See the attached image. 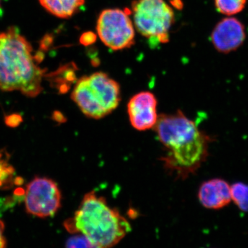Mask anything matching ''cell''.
<instances>
[{
  "mask_svg": "<svg viewBox=\"0 0 248 248\" xmlns=\"http://www.w3.org/2000/svg\"><path fill=\"white\" fill-rule=\"evenodd\" d=\"M154 128L164 148L161 161L177 178L194 174L208 157L210 137L182 111L159 115Z\"/></svg>",
  "mask_w": 248,
  "mask_h": 248,
  "instance_id": "obj_1",
  "label": "cell"
},
{
  "mask_svg": "<svg viewBox=\"0 0 248 248\" xmlns=\"http://www.w3.org/2000/svg\"><path fill=\"white\" fill-rule=\"evenodd\" d=\"M32 48L17 28L0 33V89L35 97L42 91L45 70L36 64Z\"/></svg>",
  "mask_w": 248,
  "mask_h": 248,
  "instance_id": "obj_2",
  "label": "cell"
},
{
  "mask_svg": "<svg viewBox=\"0 0 248 248\" xmlns=\"http://www.w3.org/2000/svg\"><path fill=\"white\" fill-rule=\"evenodd\" d=\"M68 231L86 236L93 248L113 247L131 231L125 217L93 191L86 194L74 217L65 222Z\"/></svg>",
  "mask_w": 248,
  "mask_h": 248,
  "instance_id": "obj_3",
  "label": "cell"
},
{
  "mask_svg": "<svg viewBox=\"0 0 248 248\" xmlns=\"http://www.w3.org/2000/svg\"><path fill=\"white\" fill-rule=\"evenodd\" d=\"M71 98L84 115L100 120L110 115L121 101L120 84L102 72L77 81Z\"/></svg>",
  "mask_w": 248,
  "mask_h": 248,
  "instance_id": "obj_4",
  "label": "cell"
},
{
  "mask_svg": "<svg viewBox=\"0 0 248 248\" xmlns=\"http://www.w3.org/2000/svg\"><path fill=\"white\" fill-rule=\"evenodd\" d=\"M130 15L137 31L155 43L169 41V31L174 22L173 10L164 0H135Z\"/></svg>",
  "mask_w": 248,
  "mask_h": 248,
  "instance_id": "obj_5",
  "label": "cell"
},
{
  "mask_svg": "<svg viewBox=\"0 0 248 248\" xmlns=\"http://www.w3.org/2000/svg\"><path fill=\"white\" fill-rule=\"evenodd\" d=\"M130 10L118 9L103 11L98 18L99 38L113 50L130 48L135 44V28L130 17Z\"/></svg>",
  "mask_w": 248,
  "mask_h": 248,
  "instance_id": "obj_6",
  "label": "cell"
},
{
  "mask_svg": "<svg viewBox=\"0 0 248 248\" xmlns=\"http://www.w3.org/2000/svg\"><path fill=\"white\" fill-rule=\"evenodd\" d=\"M62 195L56 183L36 177L27 186L25 205L28 213L46 218L53 216L61 207Z\"/></svg>",
  "mask_w": 248,
  "mask_h": 248,
  "instance_id": "obj_7",
  "label": "cell"
},
{
  "mask_svg": "<svg viewBox=\"0 0 248 248\" xmlns=\"http://www.w3.org/2000/svg\"><path fill=\"white\" fill-rule=\"evenodd\" d=\"M156 107L157 100L151 92L144 91L134 95L128 104L129 120L132 126L140 131L154 128L159 118Z\"/></svg>",
  "mask_w": 248,
  "mask_h": 248,
  "instance_id": "obj_8",
  "label": "cell"
},
{
  "mask_svg": "<svg viewBox=\"0 0 248 248\" xmlns=\"http://www.w3.org/2000/svg\"><path fill=\"white\" fill-rule=\"evenodd\" d=\"M246 40L242 23L234 17L222 19L215 27L211 35L212 43L218 51L228 53L239 48Z\"/></svg>",
  "mask_w": 248,
  "mask_h": 248,
  "instance_id": "obj_9",
  "label": "cell"
},
{
  "mask_svg": "<svg viewBox=\"0 0 248 248\" xmlns=\"http://www.w3.org/2000/svg\"><path fill=\"white\" fill-rule=\"evenodd\" d=\"M198 197L204 208L219 210L232 202L231 186L224 179H210L200 186Z\"/></svg>",
  "mask_w": 248,
  "mask_h": 248,
  "instance_id": "obj_10",
  "label": "cell"
},
{
  "mask_svg": "<svg viewBox=\"0 0 248 248\" xmlns=\"http://www.w3.org/2000/svg\"><path fill=\"white\" fill-rule=\"evenodd\" d=\"M85 0H40L41 5L50 14L60 18H69L76 14Z\"/></svg>",
  "mask_w": 248,
  "mask_h": 248,
  "instance_id": "obj_11",
  "label": "cell"
},
{
  "mask_svg": "<svg viewBox=\"0 0 248 248\" xmlns=\"http://www.w3.org/2000/svg\"><path fill=\"white\" fill-rule=\"evenodd\" d=\"M232 202L241 211L248 212V185L237 182L231 186Z\"/></svg>",
  "mask_w": 248,
  "mask_h": 248,
  "instance_id": "obj_12",
  "label": "cell"
},
{
  "mask_svg": "<svg viewBox=\"0 0 248 248\" xmlns=\"http://www.w3.org/2000/svg\"><path fill=\"white\" fill-rule=\"evenodd\" d=\"M247 0H215V6L221 14L231 16L244 9Z\"/></svg>",
  "mask_w": 248,
  "mask_h": 248,
  "instance_id": "obj_13",
  "label": "cell"
},
{
  "mask_svg": "<svg viewBox=\"0 0 248 248\" xmlns=\"http://www.w3.org/2000/svg\"><path fill=\"white\" fill-rule=\"evenodd\" d=\"M66 246L67 248H93L89 240L81 234L71 236L67 240Z\"/></svg>",
  "mask_w": 248,
  "mask_h": 248,
  "instance_id": "obj_14",
  "label": "cell"
},
{
  "mask_svg": "<svg viewBox=\"0 0 248 248\" xmlns=\"http://www.w3.org/2000/svg\"><path fill=\"white\" fill-rule=\"evenodd\" d=\"M1 157V155H0ZM14 170L12 166H9L4 160L0 159V186L6 182L7 179L12 176Z\"/></svg>",
  "mask_w": 248,
  "mask_h": 248,
  "instance_id": "obj_15",
  "label": "cell"
},
{
  "mask_svg": "<svg viewBox=\"0 0 248 248\" xmlns=\"http://www.w3.org/2000/svg\"><path fill=\"white\" fill-rule=\"evenodd\" d=\"M22 122V117L17 114L8 116L6 118V124L11 127L17 126Z\"/></svg>",
  "mask_w": 248,
  "mask_h": 248,
  "instance_id": "obj_16",
  "label": "cell"
},
{
  "mask_svg": "<svg viewBox=\"0 0 248 248\" xmlns=\"http://www.w3.org/2000/svg\"><path fill=\"white\" fill-rule=\"evenodd\" d=\"M95 40L96 37L94 34H93V32H86L81 35L80 42L82 45L86 46L91 45Z\"/></svg>",
  "mask_w": 248,
  "mask_h": 248,
  "instance_id": "obj_17",
  "label": "cell"
},
{
  "mask_svg": "<svg viewBox=\"0 0 248 248\" xmlns=\"http://www.w3.org/2000/svg\"><path fill=\"white\" fill-rule=\"evenodd\" d=\"M4 224L0 220V248L6 247V241L4 236Z\"/></svg>",
  "mask_w": 248,
  "mask_h": 248,
  "instance_id": "obj_18",
  "label": "cell"
},
{
  "mask_svg": "<svg viewBox=\"0 0 248 248\" xmlns=\"http://www.w3.org/2000/svg\"><path fill=\"white\" fill-rule=\"evenodd\" d=\"M50 41H52V39L48 35L46 36L45 40L42 41V44H41V47L43 49L47 48L50 44Z\"/></svg>",
  "mask_w": 248,
  "mask_h": 248,
  "instance_id": "obj_19",
  "label": "cell"
}]
</instances>
